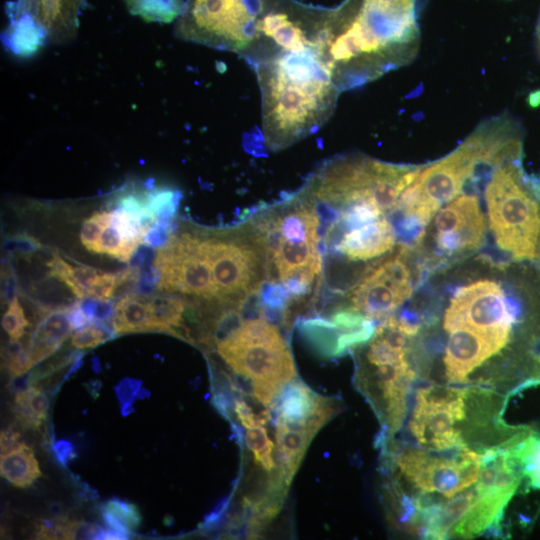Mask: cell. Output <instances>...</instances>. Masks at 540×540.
<instances>
[{"label": "cell", "instance_id": "obj_29", "mask_svg": "<svg viewBox=\"0 0 540 540\" xmlns=\"http://www.w3.org/2000/svg\"><path fill=\"white\" fill-rule=\"evenodd\" d=\"M238 421L247 429L265 425L270 419V410L253 395L240 396L233 400Z\"/></svg>", "mask_w": 540, "mask_h": 540}, {"label": "cell", "instance_id": "obj_33", "mask_svg": "<svg viewBox=\"0 0 540 540\" xmlns=\"http://www.w3.org/2000/svg\"><path fill=\"white\" fill-rule=\"evenodd\" d=\"M111 211L96 213L86 219L81 229V241L90 251L95 252L104 227L109 223Z\"/></svg>", "mask_w": 540, "mask_h": 540}, {"label": "cell", "instance_id": "obj_6", "mask_svg": "<svg viewBox=\"0 0 540 540\" xmlns=\"http://www.w3.org/2000/svg\"><path fill=\"white\" fill-rule=\"evenodd\" d=\"M267 0H186L176 38L244 55L257 35Z\"/></svg>", "mask_w": 540, "mask_h": 540}, {"label": "cell", "instance_id": "obj_40", "mask_svg": "<svg viewBox=\"0 0 540 540\" xmlns=\"http://www.w3.org/2000/svg\"><path fill=\"white\" fill-rule=\"evenodd\" d=\"M84 2H86L87 0H83Z\"/></svg>", "mask_w": 540, "mask_h": 540}, {"label": "cell", "instance_id": "obj_4", "mask_svg": "<svg viewBox=\"0 0 540 540\" xmlns=\"http://www.w3.org/2000/svg\"><path fill=\"white\" fill-rule=\"evenodd\" d=\"M422 167L387 163L359 154L343 155L325 161L304 187L314 199L336 209L370 200L383 212H392L401 193Z\"/></svg>", "mask_w": 540, "mask_h": 540}, {"label": "cell", "instance_id": "obj_35", "mask_svg": "<svg viewBox=\"0 0 540 540\" xmlns=\"http://www.w3.org/2000/svg\"><path fill=\"white\" fill-rule=\"evenodd\" d=\"M38 247L37 241L28 236H15L5 241L4 249L9 252L20 251L29 253Z\"/></svg>", "mask_w": 540, "mask_h": 540}, {"label": "cell", "instance_id": "obj_26", "mask_svg": "<svg viewBox=\"0 0 540 540\" xmlns=\"http://www.w3.org/2000/svg\"><path fill=\"white\" fill-rule=\"evenodd\" d=\"M102 517L107 526L127 534L136 531L141 524L138 508L120 499H110L101 507Z\"/></svg>", "mask_w": 540, "mask_h": 540}, {"label": "cell", "instance_id": "obj_27", "mask_svg": "<svg viewBox=\"0 0 540 540\" xmlns=\"http://www.w3.org/2000/svg\"><path fill=\"white\" fill-rule=\"evenodd\" d=\"M138 247V244L125 239L110 217L109 223L101 233L95 253L108 254L121 261H128Z\"/></svg>", "mask_w": 540, "mask_h": 540}, {"label": "cell", "instance_id": "obj_22", "mask_svg": "<svg viewBox=\"0 0 540 540\" xmlns=\"http://www.w3.org/2000/svg\"><path fill=\"white\" fill-rule=\"evenodd\" d=\"M298 329L319 356L335 357L337 340L341 331L329 318L316 316L302 319L298 323Z\"/></svg>", "mask_w": 540, "mask_h": 540}, {"label": "cell", "instance_id": "obj_14", "mask_svg": "<svg viewBox=\"0 0 540 540\" xmlns=\"http://www.w3.org/2000/svg\"><path fill=\"white\" fill-rule=\"evenodd\" d=\"M396 238L392 223L382 216L345 231L327 250H335L351 260L366 261L390 251Z\"/></svg>", "mask_w": 540, "mask_h": 540}, {"label": "cell", "instance_id": "obj_7", "mask_svg": "<svg viewBox=\"0 0 540 540\" xmlns=\"http://www.w3.org/2000/svg\"><path fill=\"white\" fill-rule=\"evenodd\" d=\"M202 243L220 303L240 309L260 293L266 275L265 249L253 225L231 236L202 238Z\"/></svg>", "mask_w": 540, "mask_h": 540}, {"label": "cell", "instance_id": "obj_34", "mask_svg": "<svg viewBox=\"0 0 540 540\" xmlns=\"http://www.w3.org/2000/svg\"><path fill=\"white\" fill-rule=\"evenodd\" d=\"M171 231L172 227L156 224L146 233L144 243L151 247H162L171 237Z\"/></svg>", "mask_w": 540, "mask_h": 540}, {"label": "cell", "instance_id": "obj_21", "mask_svg": "<svg viewBox=\"0 0 540 540\" xmlns=\"http://www.w3.org/2000/svg\"><path fill=\"white\" fill-rule=\"evenodd\" d=\"M112 324L116 334L149 331L147 296L128 294L114 305Z\"/></svg>", "mask_w": 540, "mask_h": 540}, {"label": "cell", "instance_id": "obj_17", "mask_svg": "<svg viewBox=\"0 0 540 540\" xmlns=\"http://www.w3.org/2000/svg\"><path fill=\"white\" fill-rule=\"evenodd\" d=\"M321 397L304 383L293 381L283 387L271 405L277 415L276 419L287 424L309 427L316 434L309 425V419L316 411Z\"/></svg>", "mask_w": 540, "mask_h": 540}, {"label": "cell", "instance_id": "obj_32", "mask_svg": "<svg viewBox=\"0 0 540 540\" xmlns=\"http://www.w3.org/2000/svg\"><path fill=\"white\" fill-rule=\"evenodd\" d=\"M33 365L28 348L18 340H11L6 349V367L10 375L13 377L21 376Z\"/></svg>", "mask_w": 540, "mask_h": 540}, {"label": "cell", "instance_id": "obj_18", "mask_svg": "<svg viewBox=\"0 0 540 540\" xmlns=\"http://www.w3.org/2000/svg\"><path fill=\"white\" fill-rule=\"evenodd\" d=\"M149 331H162L190 343L195 340L185 323L186 305L183 299L170 294L147 296Z\"/></svg>", "mask_w": 540, "mask_h": 540}, {"label": "cell", "instance_id": "obj_2", "mask_svg": "<svg viewBox=\"0 0 540 540\" xmlns=\"http://www.w3.org/2000/svg\"><path fill=\"white\" fill-rule=\"evenodd\" d=\"M523 154V131L510 115L492 117L479 124L464 142L447 156L423 165L401 193L391 217L426 228L444 204L457 197L479 167H496Z\"/></svg>", "mask_w": 540, "mask_h": 540}, {"label": "cell", "instance_id": "obj_25", "mask_svg": "<svg viewBox=\"0 0 540 540\" xmlns=\"http://www.w3.org/2000/svg\"><path fill=\"white\" fill-rule=\"evenodd\" d=\"M128 11L146 22L171 23L181 15L184 0H124Z\"/></svg>", "mask_w": 540, "mask_h": 540}, {"label": "cell", "instance_id": "obj_10", "mask_svg": "<svg viewBox=\"0 0 540 540\" xmlns=\"http://www.w3.org/2000/svg\"><path fill=\"white\" fill-rule=\"evenodd\" d=\"M154 266L159 290L218 300L202 238L190 233L171 236L157 251Z\"/></svg>", "mask_w": 540, "mask_h": 540}, {"label": "cell", "instance_id": "obj_23", "mask_svg": "<svg viewBox=\"0 0 540 540\" xmlns=\"http://www.w3.org/2000/svg\"><path fill=\"white\" fill-rule=\"evenodd\" d=\"M49 400L38 387L30 386L19 390L14 398L13 414L24 428H39L47 415Z\"/></svg>", "mask_w": 540, "mask_h": 540}, {"label": "cell", "instance_id": "obj_9", "mask_svg": "<svg viewBox=\"0 0 540 540\" xmlns=\"http://www.w3.org/2000/svg\"><path fill=\"white\" fill-rule=\"evenodd\" d=\"M467 395L466 389L436 384L418 390L409 429L421 446L446 450L466 445L455 423L466 416Z\"/></svg>", "mask_w": 540, "mask_h": 540}, {"label": "cell", "instance_id": "obj_12", "mask_svg": "<svg viewBox=\"0 0 540 540\" xmlns=\"http://www.w3.org/2000/svg\"><path fill=\"white\" fill-rule=\"evenodd\" d=\"M486 234V219L476 194H461L441 206L433 224L438 254L456 256L479 249Z\"/></svg>", "mask_w": 540, "mask_h": 540}, {"label": "cell", "instance_id": "obj_20", "mask_svg": "<svg viewBox=\"0 0 540 540\" xmlns=\"http://www.w3.org/2000/svg\"><path fill=\"white\" fill-rule=\"evenodd\" d=\"M1 476L18 488H27L41 475L33 450L22 443L9 453L1 454Z\"/></svg>", "mask_w": 540, "mask_h": 540}, {"label": "cell", "instance_id": "obj_1", "mask_svg": "<svg viewBox=\"0 0 540 540\" xmlns=\"http://www.w3.org/2000/svg\"><path fill=\"white\" fill-rule=\"evenodd\" d=\"M246 61L261 93L263 140L278 151L317 132L331 117L341 91L317 40L292 49L261 46Z\"/></svg>", "mask_w": 540, "mask_h": 540}, {"label": "cell", "instance_id": "obj_37", "mask_svg": "<svg viewBox=\"0 0 540 540\" xmlns=\"http://www.w3.org/2000/svg\"><path fill=\"white\" fill-rule=\"evenodd\" d=\"M1 454H6L19 447L21 442V434L17 431L5 429L1 432Z\"/></svg>", "mask_w": 540, "mask_h": 540}, {"label": "cell", "instance_id": "obj_24", "mask_svg": "<svg viewBox=\"0 0 540 540\" xmlns=\"http://www.w3.org/2000/svg\"><path fill=\"white\" fill-rule=\"evenodd\" d=\"M50 275L58 278L78 298H85L100 272L89 266H73L57 254L46 262Z\"/></svg>", "mask_w": 540, "mask_h": 540}, {"label": "cell", "instance_id": "obj_13", "mask_svg": "<svg viewBox=\"0 0 540 540\" xmlns=\"http://www.w3.org/2000/svg\"><path fill=\"white\" fill-rule=\"evenodd\" d=\"M444 365L450 383H464L468 375L500 350L485 337L466 328L448 331Z\"/></svg>", "mask_w": 540, "mask_h": 540}, {"label": "cell", "instance_id": "obj_5", "mask_svg": "<svg viewBox=\"0 0 540 540\" xmlns=\"http://www.w3.org/2000/svg\"><path fill=\"white\" fill-rule=\"evenodd\" d=\"M217 351L230 369L248 381L252 395L269 406L296 376L291 352L275 325L264 318L242 320Z\"/></svg>", "mask_w": 540, "mask_h": 540}, {"label": "cell", "instance_id": "obj_36", "mask_svg": "<svg viewBox=\"0 0 540 540\" xmlns=\"http://www.w3.org/2000/svg\"><path fill=\"white\" fill-rule=\"evenodd\" d=\"M67 316L72 329H80L91 324V320L83 312L80 303L73 304L67 309Z\"/></svg>", "mask_w": 540, "mask_h": 540}, {"label": "cell", "instance_id": "obj_31", "mask_svg": "<svg viewBox=\"0 0 540 540\" xmlns=\"http://www.w3.org/2000/svg\"><path fill=\"white\" fill-rule=\"evenodd\" d=\"M2 326L11 340H19L30 326L17 296L9 302L2 318Z\"/></svg>", "mask_w": 540, "mask_h": 540}, {"label": "cell", "instance_id": "obj_3", "mask_svg": "<svg viewBox=\"0 0 540 540\" xmlns=\"http://www.w3.org/2000/svg\"><path fill=\"white\" fill-rule=\"evenodd\" d=\"M484 194L497 248L540 269V174L527 173L522 158L505 161L491 169Z\"/></svg>", "mask_w": 540, "mask_h": 540}, {"label": "cell", "instance_id": "obj_15", "mask_svg": "<svg viewBox=\"0 0 540 540\" xmlns=\"http://www.w3.org/2000/svg\"><path fill=\"white\" fill-rule=\"evenodd\" d=\"M476 492V491H475ZM516 491L513 490H489L476 492V497L465 515L455 524L450 535L461 538H471L482 534L487 529L496 530L501 528L500 521L503 511Z\"/></svg>", "mask_w": 540, "mask_h": 540}, {"label": "cell", "instance_id": "obj_38", "mask_svg": "<svg viewBox=\"0 0 540 540\" xmlns=\"http://www.w3.org/2000/svg\"><path fill=\"white\" fill-rule=\"evenodd\" d=\"M53 451L62 465H66L72 458L75 457L73 445L66 440H59L53 446Z\"/></svg>", "mask_w": 540, "mask_h": 540}, {"label": "cell", "instance_id": "obj_19", "mask_svg": "<svg viewBox=\"0 0 540 540\" xmlns=\"http://www.w3.org/2000/svg\"><path fill=\"white\" fill-rule=\"evenodd\" d=\"M275 426L278 469L291 482L315 433L308 427L287 424L279 419H276Z\"/></svg>", "mask_w": 540, "mask_h": 540}, {"label": "cell", "instance_id": "obj_8", "mask_svg": "<svg viewBox=\"0 0 540 540\" xmlns=\"http://www.w3.org/2000/svg\"><path fill=\"white\" fill-rule=\"evenodd\" d=\"M394 460L400 475L415 489L450 498L476 483L481 454L467 445L446 450L408 446Z\"/></svg>", "mask_w": 540, "mask_h": 540}, {"label": "cell", "instance_id": "obj_16", "mask_svg": "<svg viewBox=\"0 0 540 540\" xmlns=\"http://www.w3.org/2000/svg\"><path fill=\"white\" fill-rule=\"evenodd\" d=\"M68 307L50 309L39 319L30 336L28 348L33 364L55 353L73 330L67 316Z\"/></svg>", "mask_w": 540, "mask_h": 540}, {"label": "cell", "instance_id": "obj_28", "mask_svg": "<svg viewBox=\"0 0 540 540\" xmlns=\"http://www.w3.org/2000/svg\"><path fill=\"white\" fill-rule=\"evenodd\" d=\"M245 443L252 452L255 463L259 464L267 472L277 471L278 466H276L273 455L274 445L264 427L249 428L246 432Z\"/></svg>", "mask_w": 540, "mask_h": 540}, {"label": "cell", "instance_id": "obj_39", "mask_svg": "<svg viewBox=\"0 0 540 540\" xmlns=\"http://www.w3.org/2000/svg\"><path fill=\"white\" fill-rule=\"evenodd\" d=\"M536 50H537L538 58L540 60V21H539L537 32H536Z\"/></svg>", "mask_w": 540, "mask_h": 540}, {"label": "cell", "instance_id": "obj_11", "mask_svg": "<svg viewBox=\"0 0 540 540\" xmlns=\"http://www.w3.org/2000/svg\"><path fill=\"white\" fill-rule=\"evenodd\" d=\"M405 248L369 271L352 290L354 307L371 319H386L408 300L413 292V278L405 262Z\"/></svg>", "mask_w": 540, "mask_h": 540}, {"label": "cell", "instance_id": "obj_30", "mask_svg": "<svg viewBox=\"0 0 540 540\" xmlns=\"http://www.w3.org/2000/svg\"><path fill=\"white\" fill-rule=\"evenodd\" d=\"M115 333L103 322H93L77 329L71 338V344L79 349L95 347Z\"/></svg>", "mask_w": 540, "mask_h": 540}]
</instances>
